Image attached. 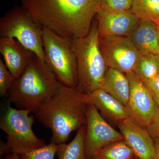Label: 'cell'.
<instances>
[{
	"label": "cell",
	"mask_w": 159,
	"mask_h": 159,
	"mask_svg": "<svg viewBox=\"0 0 159 159\" xmlns=\"http://www.w3.org/2000/svg\"><path fill=\"white\" fill-rule=\"evenodd\" d=\"M30 111L15 108L6 102L1 116L0 128L7 134L6 142H2L0 155L8 153L22 155L46 145L32 129L34 117Z\"/></svg>",
	"instance_id": "obj_5"
},
{
	"label": "cell",
	"mask_w": 159,
	"mask_h": 159,
	"mask_svg": "<svg viewBox=\"0 0 159 159\" xmlns=\"http://www.w3.org/2000/svg\"><path fill=\"white\" fill-rule=\"evenodd\" d=\"M85 134L86 125L77 131L70 142L59 145L57 152L58 159H87L85 152Z\"/></svg>",
	"instance_id": "obj_17"
},
{
	"label": "cell",
	"mask_w": 159,
	"mask_h": 159,
	"mask_svg": "<svg viewBox=\"0 0 159 159\" xmlns=\"http://www.w3.org/2000/svg\"><path fill=\"white\" fill-rule=\"evenodd\" d=\"M133 0H100V9L113 12L130 11Z\"/></svg>",
	"instance_id": "obj_22"
},
{
	"label": "cell",
	"mask_w": 159,
	"mask_h": 159,
	"mask_svg": "<svg viewBox=\"0 0 159 159\" xmlns=\"http://www.w3.org/2000/svg\"><path fill=\"white\" fill-rule=\"evenodd\" d=\"M128 37L140 54L159 55L158 25L155 23L140 20L136 28Z\"/></svg>",
	"instance_id": "obj_15"
},
{
	"label": "cell",
	"mask_w": 159,
	"mask_h": 159,
	"mask_svg": "<svg viewBox=\"0 0 159 159\" xmlns=\"http://www.w3.org/2000/svg\"><path fill=\"white\" fill-rule=\"evenodd\" d=\"M34 20L69 40L84 37L100 9V0H22Z\"/></svg>",
	"instance_id": "obj_1"
},
{
	"label": "cell",
	"mask_w": 159,
	"mask_h": 159,
	"mask_svg": "<svg viewBox=\"0 0 159 159\" xmlns=\"http://www.w3.org/2000/svg\"><path fill=\"white\" fill-rule=\"evenodd\" d=\"M158 36L159 40V25H158Z\"/></svg>",
	"instance_id": "obj_28"
},
{
	"label": "cell",
	"mask_w": 159,
	"mask_h": 159,
	"mask_svg": "<svg viewBox=\"0 0 159 159\" xmlns=\"http://www.w3.org/2000/svg\"><path fill=\"white\" fill-rule=\"evenodd\" d=\"M146 129L154 141H159V107L153 120Z\"/></svg>",
	"instance_id": "obj_25"
},
{
	"label": "cell",
	"mask_w": 159,
	"mask_h": 159,
	"mask_svg": "<svg viewBox=\"0 0 159 159\" xmlns=\"http://www.w3.org/2000/svg\"><path fill=\"white\" fill-rule=\"evenodd\" d=\"M59 145L51 142L41 148L21 155V159H54Z\"/></svg>",
	"instance_id": "obj_21"
},
{
	"label": "cell",
	"mask_w": 159,
	"mask_h": 159,
	"mask_svg": "<svg viewBox=\"0 0 159 159\" xmlns=\"http://www.w3.org/2000/svg\"><path fill=\"white\" fill-rule=\"evenodd\" d=\"M135 157L133 151L124 139L106 146L89 159H133Z\"/></svg>",
	"instance_id": "obj_18"
},
{
	"label": "cell",
	"mask_w": 159,
	"mask_h": 159,
	"mask_svg": "<svg viewBox=\"0 0 159 159\" xmlns=\"http://www.w3.org/2000/svg\"><path fill=\"white\" fill-rule=\"evenodd\" d=\"M126 75L130 87L129 99L125 106L129 118L147 128L155 116L158 106L144 83L134 72Z\"/></svg>",
	"instance_id": "obj_10"
},
{
	"label": "cell",
	"mask_w": 159,
	"mask_h": 159,
	"mask_svg": "<svg viewBox=\"0 0 159 159\" xmlns=\"http://www.w3.org/2000/svg\"><path fill=\"white\" fill-rule=\"evenodd\" d=\"M71 46L77 60V88L89 94L100 89L108 68L99 45L98 23L93 21L89 32L84 37L71 39Z\"/></svg>",
	"instance_id": "obj_4"
},
{
	"label": "cell",
	"mask_w": 159,
	"mask_h": 159,
	"mask_svg": "<svg viewBox=\"0 0 159 159\" xmlns=\"http://www.w3.org/2000/svg\"><path fill=\"white\" fill-rule=\"evenodd\" d=\"M43 43L45 62L63 85L77 88L78 71L76 57L71 46V40L43 27Z\"/></svg>",
	"instance_id": "obj_6"
},
{
	"label": "cell",
	"mask_w": 159,
	"mask_h": 159,
	"mask_svg": "<svg viewBox=\"0 0 159 159\" xmlns=\"http://www.w3.org/2000/svg\"><path fill=\"white\" fill-rule=\"evenodd\" d=\"M159 73V54L140 55L134 73L143 82L154 78Z\"/></svg>",
	"instance_id": "obj_20"
},
{
	"label": "cell",
	"mask_w": 159,
	"mask_h": 159,
	"mask_svg": "<svg viewBox=\"0 0 159 159\" xmlns=\"http://www.w3.org/2000/svg\"><path fill=\"white\" fill-rule=\"evenodd\" d=\"M133 159H139V158H138L137 157H135Z\"/></svg>",
	"instance_id": "obj_29"
},
{
	"label": "cell",
	"mask_w": 159,
	"mask_h": 159,
	"mask_svg": "<svg viewBox=\"0 0 159 159\" xmlns=\"http://www.w3.org/2000/svg\"><path fill=\"white\" fill-rule=\"evenodd\" d=\"M59 82L46 64L36 55L8 92L7 102L34 113L57 89Z\"/></svg>",
	"instance_id": "obj_3"
},
{
	"label": "cell",
	"mask_w": 159,
	"mask_h": 159,
	"mask_svg": "<svg viewBox=\"0 0 159 159\" xmlns=\"http://www.w3.org/2000/svg\"><path fill=\"white\" fill-rule=\"evenodd\" d=\"M124 140L139 159H154L155 143L147 129L130 118L122 120L117 125Z\"/></svg>",
	"instance_id": "obj_12"
},
{
	"label": "cell",
	"mask_w": 159,
	"mask_h": 159,
	"mask_svg": "<svg viewBox=\"0 0 159 159\" xmlns=\"http://www.w3.org/2000/svg\"><path fill=\"white\" fill-rule=\"evenodd\" d=\"M99 45L107 68L125 74L134 72L141 54L129 38L106 36L99 38Z\"/></svg>",
	"instance_id": "obj_8"
},
{
	"label": "cell",
	"mask_w": 159,
	"mask_h": 159,
	"mask_svg": "<svg viewBox=\"0 0 159 159\" xmlns=\"http://www.w3.org/2000/svg\"><path fill=\"white\" fill-rule=\"evenodd\" d=\"M0 53L4 63L15 79L20 76L34 55L14 39L1 37Z\"/></svg>",
	"instance_id": "obj_13"
},
{
	"label": "cell",
	"mask_w": 159,
	"mask_h": 159,
	"mask_svg": "<svg viewBox=\"0 0 159 159\" xmlns=\"http://www.w3.org/2000/svg\"><path fill=\"white\" fill-rule=\"evenodd\" d=\"M131 11L139 20L159 25V0H133Z\"/></svg>",
	"instance_id": "obj_19"
},
{
	"label": "cell",
	"mask_w": 159,
	"mask_h": 159,
	"mask_svg": "<svg viewBox=\"0 0 159 159\" xmlns=\"http://www.w3.org/2000/svg\"><path fill=\"white\" fill-rule=\"evenodd\" d=\"M85 148L87 159L114 142L124 140L120 132L115 129L101 116L92 103L86 109Z\"/></svg>",
	"instance_id": "obj_9"
},
{
	"label": "cell",
	"mask_w": 159,
	"mask_h": 159,
	"mask_svg": "<svg viewBox=\"0 0 159 159\" xmlns=\"http://www.w3.org/2000/svg\"><path fill=\"white\" fill-rule=\"evenodd\" d=\"M93 104L107 121L117 125L122 120L129 118L126 107L102 89L89 94Z\"/></svg>",
	"instance_id": "obj_14"
},
{
	"label": "cell",
	"mask_w": 159,
	"mask_h": 159,
	"mask_svg": "<svg viewBox=\"0 0 159 159\" xmlns=\"http://www.w3.org/2000/svg\"><path fill=\"white\" fill-rule=\"evenodd\" d=\"M4 159H21L20 155L15 153H8Z\"/></svg>",
	"instance_id": "obj_26"
},
{
	"label": "cell",
	"mask_w": 159,
	"mask_h": 159,
	"mask_svg": "<svg viewBox=\"0 0 159 159\" xmlns=\"http://www.w3.org/2000/svg\"><path fill=\"white\" fill-rule=\"evenodd\" d=\"M100 89L126 106L130 95L129 81L126 74L116 69L108 68Z\"/></svg>",
	"instance_id": "obj_16"
},
{
	"label": "cell",
	"mask_w": 159,
	"mask_h": 159,
	"mask_svg": "<svg viewBox=\"0 0 159 159\" xmlns=\"http://www.w3.org/2000/svg\"><path fill=\"white\" fill-rule=\"evenodd\" d=\"M90 103L89 94L59 82L53 94L34 114L52 131L51 142L59 145L65 143L73 132L86 125V112Z\"/></svg>",
	"instance_id": "obj_2"
},
{
	"label": "cell",
	"mask_w": 159,
	"mask_h": 159,
	"mask_svg": "<svg viewBox=\"0 0 159 159\" xmlns=\"http://www.w3.org/2000/svg\"><path fill=\"white\" fill-rule=\"evenodd\" d=\"M154 141L156 146V153L154 159H159V141Z\"/></svg>",
	"instance_id": "obj_27"
},
{
	"label": "cell",
	"mask_w": 159,
	"mask_h": 159,
	"mask_svg": "<svg viewBox=\"0 0 159 159\" xmlns=\"http://www.w3.org/2000/svg\"><path fill=\"white\" fill-rule=\"evenodd\" d=\"M159 107V73L154 78L143 82Z\"/></svg>",
	"instance_id": "obj_24"
},
{
	"label": "cell",
	"mask_w": 159,
	"mask_h": 159,
	"mask_svg": "<svg viewBox=\"0 0 159 159\" xmlns=\"http://www.w3.org/2000/svg\"><path fill=\"white\" fill-rule=\"evenodd\" d=\"M96 16L99 38L109 36L129 37L140 20L131 11L113 12L99 9Z\"/></svg>",
	"instance_id": "obj_11"
},
{
	"label": "cell",
	"mask_w": 159,
	"mask_h": 159,
	"mask_svg": "<svg viewBox=\"0 0 159 159\" xmlns=\"http://www.w3.org/2000/svg\"><path fill=\"white\" fill-rule=\"evenodd\" d=\"M15 78L12 76L3 61L0 59V94L2 97L6 96L13 83Z\"/></svg>",
	"instance_id": "obj_23"
},
{
	"label": "cell",
	"mask_w": 159,
	"mask_h": 159,
	"mask_svg": "<svg viewBox=\"0 0 159 159\" xmlns=\"http://www.w3.org/2000/svg\"><path fill=\"white\" fill-rule=\"evenodd\" d=\"M42 34V26L22 6L9 10L0 20L1 37L17 40L45 62Z\"/></svg>",
	"instance_id": "obj_7"
}]
</instances>
